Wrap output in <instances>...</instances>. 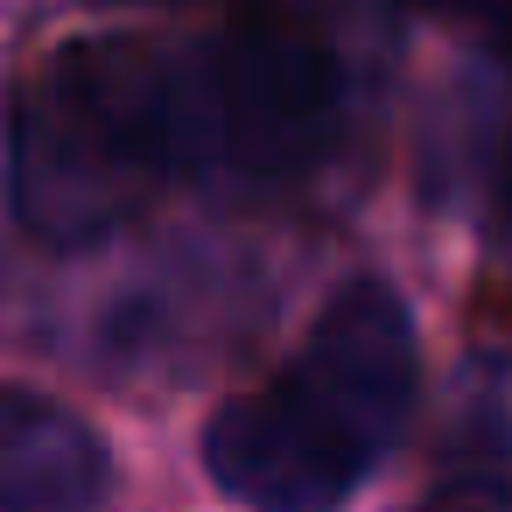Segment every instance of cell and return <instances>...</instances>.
Returning a JSON list of instances; mask_svg holds the SVG:
<instances>
[{
  "instance_id": "6da1fadb",
  "label": "cell",
  "mask_w": 512,
  "mask_h": 512,
  "mask_svg": "<svg viewBox=\"0 0 512 512\" xmlns=\"http://www.w3.org/2000/svg\"><path fill=\"white\" fill-rule=\"evenodd\" d=\"M225 190V106L204 43L85 36L8 99V211L43 246H92L162 190Z\"/></svg>"
},
{
  "instance_id": "7a4b0ae2",
  "label": "cell",
  "mask_w": 512,
  "mask_h": 512,
  "mask_svg": "<svg viewBox=\"0 0 512 512\" xmlns=\"http://www.w3.org/2000/svg\"><path fill=\"white\" fill-rule=\"evenodd\" d=\"M421 393V337L393 281H344L288 365L225 400L204 428V470L253 512H337L400 442Z\"/></svg>"
},
{
  "instance_id": "3957f363",
  "label": "cell",
  "mask_w": 512,
  "mask_h": 512,
  "mask_svg": "<svg viewBox=\"0 0 512 512\" xmlns=\"http://www.w3.org/2000/svg\"><path fill=\"white\" fill-rule=\"evenodd\" d=\"M225 106V197H281L309 183L351 113L344 57L295 15H239L211 36Z\"/></svg>"
},
{
  "instance_id": "277c9868",
  "label": "cell",
  "mask_w": 512,
  "mask_h": 512,
  "mask_svg": "<svg viewBox=\"0 0 512 512\" xmlns=\"http://www.w3.org/2000/svg\"><path fill=\"white\" fill-rule=\"evenodd\" d=\"M113 456L57 400L0 386V512H106Z\"/></svg>"
},
{
  "instance_id": "5b68a950",
  "label": "cell",
  "mask_w": 512,
  "mask_h": 512,
  "mask_svg": "<svg viewBox=\"0 0 512 512\" xmlns=\"http://www.w3.org/2000/svg\"><path fill=\"white\" fill-rule=\"evenodd\" d=\"M407 8L442 15V22H463V29H477L484 43L512 50V0H407Z\"/></svg>"
},
{
  "instance_id": "8992f818",
  "label": "cell",
  "mask_w": 512,
  "mask_h": 512,
  "mask_svg": "<svg viewBox=\"0 0 512 512\" xmlns=\"http://www.w3.org/2000/svg\"><path fill=\"white\" fill-rule=\"evenodd\" d=\"M498 232L512 246V155H505V176H498Z\"/></svg>"
},
{
  "instance_id": "52a82bcc",
  "label": "cell",
  "mask_w": 512,
  "mask_h": 512,
  "mask_svg": "<svg viewBox=\"0 0 512 512\" xmlns=\"http://www.w3.org/2000/svg\"><path fill=\"white\" fill-rule=\"evenodd\" d=\"M99 8H183V0H99Z\"/></svg>"
}]
</instances>
